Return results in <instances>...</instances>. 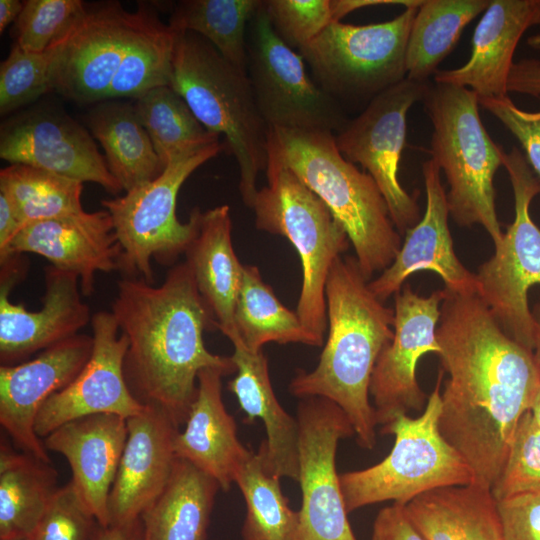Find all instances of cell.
Returning a JSON list of instances; mask_svg holds the SVG:
<instances>
[{
	"label": "cell",
	"instance_id": "34",
	"mask_svg": "<svg viewBox=\"0 0 540 540\" xmlns=\"http://www.w3.org/2000/svg\"><path fill=\"white\" fill-rule=\"evenodd\" d=\"M490 0H423L413 20L406 48V78L426 82L453 50L464 28Z\"/></svg>",
	"mask_w": 540,
	"mask_h": 540
},
{
	"label": "cell",
	"instance_id": "40",
	"mask_svg": "<svg viewBox=\"0 0 540 540\" xmlns=\"http://www.w3.org/2000/svg\"><path fill=\"white\" fill-rule=\"evenodd\" d=\"M63 40L43 52H29L13 43L0 65V113L6 115L53 90L55 62Z\"/></svg>",
	"mask_w": 540,
	"mask_h": 540
},
{
	"label": "cell",
	"instance_id": "3",
	"mask_svg": "<svg viewBox=\"0 0 540 540\" xmlns=\"http://www.w3.org/2000/svg\"><path fill=\"white\" fill-rule=\"evenodd\" d=\"M327 338L318 364L299 370L289 385L303 399L322 397L347 415L360 447L376 445V419L370 383L376 362L394 335V309L369 288L355 257L333 263L325 287Z\"/></svg>",
	"mask_w": 540,
	"mask_h": 540
},
{
	"label": "cell",
	"instance_id": "28",
	"mask_svg": "<svg viewBox=\"0 0 540 540\" xmlns=\"http://www.w3.org/2000/svg\"><path fill=\"white\" fill-rule=\"evenodd\" d=\"M184 254L216 329L232 343L237 341L234 313L244 264L233 248L228 205L200 210L195 233Z\"/></svg>",
	"mask_w": 540,
	"mask_h": 540
},
{
	"label": "cell",
	"instance_id": "52",
	"mask_svg": "<svg viewBox=\"0 0 540 540\" xmlns=\"http://www.w3.org/2000/svg\"><path fill=\"white\" fill-rule=\"evenodd\" d=\"M533 317L536 322L535 342L533 354L535 361L540 369V302L537 303L532 310Z\"/></svg>",
	"mask_w": 540,
	"mask_h": 540
},
{
	"label": "cell",
	"instance_id": "25",
	"mask_svg": "<svg viewBox=\"0 0 540 540\" xmlns=\"http://www.w3.org/2000/svg\"><path fill=\"white\" fill-rule=\"evenodd\" d=\"M538 24L540 0H490L475 27L468 61L437 70L434 82L468 88L479 98L507 96L515 49L523 34Z\"/></svg>",
	"mask_w": 540,
	"mask_h": 540
},
{
	"label": "cell",
	"instance_id": "13",
	"mask_svg": "<svg viewBox=\"0 0 540 540\" xmlns=\"http://www.w3.org/2000/svg\"><path fill=\"white\" fill-rule=\"evenodd\" d=\"M428 86L404 79L374 97L335 134L344 158L360 164L376 182L400 235L421 220L417 195L402 187L398 174L406 143L407 113L423 100Z\"/></svg>",
	"mask_w": 540,
	"mask_h": 540
},
{
	"label": "cell",
	"instance_id": "12",
	"mask_svg": "<svg viewBox=\"0 0 540 540\" xmlns=\"http://www.w3.org/2000/svg\"><path fill=\"white\" fill-rule=\"evenodd\" d=\"M247 32V75L268 128L340 131L348 121L342 106L309 75L300 53L277 35L265 1Z\"/></svg>",
	"mask_w": 540,
	"mask_h": 540
},
{
	"label": "cell",
	"instance_id": "47",
	"mask_svg": "<svg viewBox=\"0 0 540 540\" xmlns=\"http://www.w3.org/2000/svg\"><path fill=\"white\" fill-rule=\"evenodd\" d=\"M371 540H425L409 520L405 505L382 508L373 523Z\"/></svg>",
	"mask_w": 540,
	"mask_h": 540
},
{
	"label": "cell",
	"instance_id": "24",
	"mask_svg": "<svg viewBox=\"0 0 540 540\" xmlns=\"http://www.w3.org/2000/svg\"><path fill=\"white\" fill-rule=\"evenodd\" d=\"M127 419L93 414L69 421L42 439L47 450L63 455L71 483L101 528L110 526L108 500L127 440Z\"/></svg>",
	"mask_w": 540,
	"mask_h": 540
},
{
	"label": "cell",
	"instance_id": "39",
	"mask_svg": "<svg viewBox=\"0 0 540 540\" xmlns=\"http://www.w3.org/2000/svg\"><path fill=\"white\" fill-rule=\"evenodd\" d=\"M134 107L164 168L172 157L186 149L219 141L220 136L201 124L170 85L142 94Z\"/></svg>",
	"mask_w": 540,
	"mask_h": 540
},
{
	"label": "cell",
	"instance_id": "16",
	"mask_svg": "<svg viewBox=\"0 0 540 540\" xmlns=\"http://www.w3.org/2000/svg\"><path fill=\"white\" fill-rule=\"evenodd\" d=\"M22 255L1 263L0 360L1 365L27 356L79 334L91 322L90 309L81 299L79 277L55 266L45 268V292L37 311L13 303L9 293L22 277Z\"/></svg>",
	"mask_w": 540,
	"mask_h": 540
},
{
	"label": "cell",
	"instance_id": "50",
	"mask_svg": "<svg viewBox=\"0 0 540 540\" xmlns=\"http://www.w3.org/2000/svg\"><path fill=\"white\" fill-rule=\"evenodd\" d=\"M139 524L133 527L109 526L101 528L96 540H140Z\"/></svg>",
	"mask_w": 540,
	"mask_h": 540
},
{
	"label": "cell",
	"instance_id": "7",
	"mask_svg": "<svg viewBox=\"0 0 540 540\" xmlns=\"http://www.w3.org/2000/svg\"><path fill=\"white\" fill-rule=\"evenodd\" d=\"M442 378L441 369L420 416L402 414L382 426V434L394 436L392 450L382 461L339 475L348 513L385 501L406 505L437 488L473 484L471 468L439 429Z\"/></svg>",
	"mask_w": 540,
	"mask_h": 540
},
{
	"label": "cell",
	"instance_id": "31",
	"mask_svg": "<svg viewBox=\"0 0 540 540\" xmlns=\"http://www.w3.org/2000/svg\"><path fill=\"white\" fill-rule=\"evenodd\" d=\"M88 126L109 171L127 192L157 178L164 167L134 105L106 99L88 115Z\"/></svg>",
	"mask_w": 540,
	"mask_h": 540
},
{
	"label": "cell",
	"instance_id": "43",
	"mask_svg": "<svg viewBox=\"0 0 540 540\" xmlns=\"http://www.w3.org/2000/svg\"><path fill=\"white\" fill-rule=\"evenodd\" d=\"M540 491V429L530 411L518 422L504 465L491 487L499 501Z\"/></svg>",
	"mask_w": 540,
	"mask_h": 540
},
{
	"label": "cell",
	"instance_id": "1",
	"mask_svg": "<svg viewBox=\"0 0 540 540\" xmlns=\"http://www.w3.org/2000/svg\"><path fill=\"white\" fill-rule=\"evenodd\" d=\"M444 291L436 338L448 379L439 429L471 468L473 484L491 489L540 388V369L479 294Z\"/></svg>",
	"mask_w": 540,
	"mask_h": 540
},
{
	"label": "cell",
	"instance_id": "8",
	"mask_svg": "<svg viewBox=\"0 0 540 540\" xmlns=\"http://www.w3.org/2000/svg\"><path fill=\"white\" fill-rule=\"evenodd\" d=\"M265 171L268 183L257 190L249 205L255 226L287 238L297 251L302 286L296 313L322 346L327 330L326 281L350 241L325 203L291 170L268 165Z\"/></svg>",
	"mask_w": 540,
	"mask_h": 540
},
{
	"label": "cell",
	"instance_id": "41",
	"mask_svg": "<svg viewBox=\"0 0 540 540\" xmlns=\"http://www.w3.org/2000/svg\"><path fill=\"white\" fill-rule=\"evenodd\" d=\"M80 0H27L15 21L17 46L43 52L70 34L87 14Z\"/></svg>",
	"mask_w": 540,
	"mask_h": 540
},
{
	"label": "cell",
	"instance_id": "55",
	"mask_svg": "<svg viewBox=\"0 0 540 540\" xmlns=\"http://www.w3.org/2000/svg\"><path fill=\"white\" fill-rule=\"evenodd\" d=\"M4 540H32V537H17V538H10V539H4Z\"/></svg>",
	"mask_w": 540,
	"mask_h": 540
},
{
	"label": "cell",
	"instance_id": "33",
	"mask_svg": "<svg viewBox=\"0 0 540 540\" xmlns=\"http://www.w3.org/2000/svg\"><path fill=\"white\" fill-rule=\"evenodd\" d=\"M234 323L238 340L233 343L239 342L253 353L262 351L263 346L271 342L320 347L297 313L280 302L254 265H244Z\"/></svg>",
	"mask_w": 540,
	"mask_h": 540
},
{
	"label": "cell",
	"instance_id": "26",
	"mask_svg": "<svg viewBox=\"0 0 540 540\" xmlns=\"http://www.w3.org/2000/svg\"><path fill=\"white\" fill-rule=\"evenodd\" d=\"M223 376L226 374L215 368L199 372L197 393L174 448L177 458L190 462L228 491L251 450L239 441L235 420L225 408Z\"/></svg>",
	"mask_w": 540,
	"mask_h": 540
},
{
	"label": "cell",
	"instance_id": "51",
	"mask_svg": "<svg viewBox=\"0 0 540 540\" xmlns=\"http://www.w3.org/2000/svg\"><path fill=\"white\" fill-rule=\"evenodd\" d=\"M23 8L19 0H0V32L17 20Z\"/></svg>",
	"mask_w": 540,
	"mask_h": 540
},
{
	"label": "cell",
	"instance_id": "29",
	"mask_svg": "<svg viewBox=\"0 0 540 540\" xmlns=\"http://www.w3.org/2000/svg\"><path fill=\"white\" fill-rule=\"evenodd\" d=\"M405 512L425 540H504L497 501L491 489L454 485L423 493Z\"/></svg>",
	"mask_w": 540,
	"mask_h": 540
},
{
	"label": "cell",
	"instance_id": "19",
	"mask_svg": "<svg viewBox=\"0 0 540 540\" xmlns=\"http://www.w3.org/2000/svg\"><path fill=\"white\" fill-rule=\"evenodd\" d=\"M0 157L10 164L28 165L96 183L111 194L123 190L90 133L60 113L33 111L3 125Z\"/></svg>",
	"mask_w": 540,
	"mask_h": 540
},
{
	"label": "cell",
	"instance_id": "20",
	"mask_svg": "<svg viewBox=\"0 0 540 540\" xmlns=\"http://www.w3.org/2000/svg\"><path fill=\"white\" fill-rule=\"evenodd\" d=\"M92 347V336L77 334L32 360L0 366V424L22 452L51 463L34 429L37 414L49 397L80 373Z\"/></svg>",
	"mask_w": 540,
	"mask_h": 540
},
{
	"label": "cell",
	"instance_id": "46",
	"mask_svg": "<svg viewBox=\"0 0 540 540\" xmlns=\"http://www.w3.org/2000/svg\"><path fill=\"white\" fill-rule=\"evenodd\" d=\"M497 507L504 540H540V491L499 500Z\"/></svg>",
	"mask_w": 540,
	"mask_h": 540
},
{
	"label": "cell",
	"instance_id": "38",
	"mask_svg": "<svg viewBox=\"0 0 540 540\" xmlns=\"http://www.w3.org/2000/svg\"><path fill=\"white\" fill-rule=\"evenodd\" d=\"M83 182L23 164L0 171V192L14 205L22 228L41 220L80 213Z\"/></svg>",
	"mask_w": 540,
	"mask_h": 540
},
{
	"label": "cell",
	"instance_id": "48",
	"mask_svg": "<svg viewBox=\"0 0 540 540\" xmlns=\"http://www.w3.org/2000/svg\"><path fill=\"white\" fill-rule=\"evenodd\" d=\"M508 92L540 97V60L514 62L507 82Z\"/></svg>",
	"mask_w": 540,
	"mask_h": 540
},
{
	"label": "cell",
	"instance_id": "14",
	"mask_svg": "<svg viewBox=\"0 0 540 540\" xmlns=\"http://www.w3.org/2000/svg\"><path fill=\"white\" fill-rule=\"evenodd\" d=\"M296 418L302 494L298 540H357L335 461L338 442L355 435L351 421L337 404L322 397L301 399Z\"/></svg>",
	"mask_w": 540,
	"mask_h": 540
},
{
	"label": "cell",
	"instance_id": "30",
	"mask_svg": "<svg viewBox=\"0 0 540 540\" xmlns=\"http://www.w3.org/2000/svg\"><path fill=\"white\" fill-rule=\"evenodd\" d=\"M218 482L177 458L159 497L142 513L140 540H207Z\"/></svg>",
	"mask_w": 540,
	"mask_h": 540
},
{
	"label": "cell",
	"instance_id": "11",
	"mask_svg": "<svg viewBox=\"0 0 540 540\" xmlns=\"http://www.w3.org/2000/svg\"><path fill=\"white\" fill-rule=\"evenodd\" d=\"M514 194L515 217L494 245L493 256L476 274L479 296L504 330L533 351L536 322L528 305V292L540 286V228L530 215L532 199L540 193V179L517 147L502 150Z\"/></svg>",
	"mask_w": 540,
	"mask_h": 540
},
{
	"label": "cell",
	"instance_id": "22",
	"mask_svg": "<svg viewBox=\"0 0 540 540\" xmlns=\"http://www.w3.org/2000/svg\"><path fill=\"white\" fill-rule=\"evenodd\" d=\"M440 171L432 158L423 163L424 215L405 232V240L392 264L376 279L369 281V288L383 302L399 292L405 281L419 271L438 274L450 292L479 294L476 274L461 263L453 247L448 225L450 214Z\"/></svg>",
	"mask_w": 540,
	"mask_h": 540
},
{
	"label": "cell",
	"instance_id": "37",
	"mask_svg": "<svg viewBox=\"0 0 540 540\" xmlns=\"http://www.w3.org/2000/svg\"><path fill=\"white\" fill-rule=\"evenodd\" d=\"M234 483L246 503L242 540H298L299 512L290 508L280 479L266 471L258 451L250 452Z\"/></svg>",
	"mask_w": 540,
	"mask_h": 540
},
{
	"label": "cell",
	"instance_id": "5",
	"mask_svg": "<svg viewBox=\"0 0 540 540\" xmlns=\"http://www.w3.org/2000/svg\"><path fill=\"white\" fill-rule=\"evenodd\" d=\"M170 86L209 132L225 137L239 167L243 202L249 207L258 190L257 176L266 170L269 128L247 72L227 61L201 36L176 33Z\"/></svg>",
	"mask_w": 540,
	"mask_h": 540
},
{
	"label": "cell",
	"instance_id": "15",
	"mask_svg": "<svg viewBox=\"0 0 540 540\" xmlns=\"http://www.w3.org/2000/svg\"><path fill=\"white\" fill-rule=\"evenodd\" d=\"M444 297V289L420 296L408 283L394 295L393 339L381 352L370 383L377 425L425 408L428 397L418 384L416 369L423 355L440 353L436 329Z\"/></svg>",
	"mask_w": 540,
	"mask_h": 540
},
{
	"label": "cell",
	"instance_id": "6",
	"mask_svg": "<svg viewBox=\"0 0 540 540\" xmlns=\"http://www.w3.org/2000/svg\"><path fill=\"white\" fill-rule=\"evenodd\" d=\"M422 102L433 125L432 159L449 185V214L460 226L481 225L497 245L503 232L494 176L502 165L503 149L483 125L478 95L465 87L435 83Z\"/></svg>",
	"mask_w": 540,
	"mask_h": 540
},
{
	"label": "cell",
	"instance_id": "18",
	"mask_svg": "<svg viewBox=\"0 0 540 540\" xmlns=\"http://www.w3.org/2000/svg\"><path fill=\"white\" fill-rule=\"evenodd\" d=\"M143 14L142 3L135 12L125 10L119 2L88 10L63 40L53 90L79 103L105 100Z\"/></svg>",
	"mask_w": 540,
	"mask_h": 540
},
{
	"label": "cell",
	"instance_id": "23",
	"mask_svg": "<svg viewBox=\"0 0 540 540\" xmlns=\"http://www.w3.org/2000/svg\"><path fill=\"white\" fill-rule=\"evenodd\" d=\"M33 253L52 266L75 273L81 293L94 292L97 272L119 270L122 248L107 210L80 213L30 223L15 236L0 262Z\"/></svg>",
	"mask_w": 540,
	"mask_h": 540
},
{
	"label": "cell",
	"instance_id": "42",
	"mask_svg": "<svg viewBox=\"0 0 540 540\" xmlns=\"http://www.w3.org/2000/svg\"><path fill=\"white\" fill-rule=\"evenodd\" d=\"M265 8L277 35L298 51L344 17L339 0H266Z\"/></svg>",
	"mask_w": 540,
	"mask_h": 540
},
{
	"label": "cell",
	"instance_id": "49",
	"mask_svg": "<svg viewBox=\"0 0 540 540\" xmlns=\"http://www.w3.org/2000/svg\"><path fill=\"white\" fill-rule=\"evenodd\" d=\"M22 229L16 209L10 199L0 192V255H3Z\"/></svg>",
	"mask_w": 540,
	"mask_h": 540
},
{
	"label": "cell",
	"instance_id": "36",
	"mask_svg": "<svg viewBox=\"0 0 540 540\" xmlns=\"http://www.w3.org/2000/svg\"><path fill=\"white\" fill-rule=\"evenodd\" d=\"M176 33L148 5L106 99L138 98L159 86L170 85ZM105 99V100H106Z\"/></svg>",
	"mask_w": 540,
	"mask_h": 540
},
{
	"label": "cell",
	"instance_id": "44",
	"mask_svg": "<svg viewBox=\"0 0 540 540\" xmlns=\"http://www.w3.org/2000/svg\"><path fill=\"white\" fill-rule=\"evenodd\" d=\"M100 529L70 481L54 494L32 540H96Z\"/></svg>",
	"mask_w": 540,
	"mask_h": 540
},
{
	"label": "cell",
	"instance_id": "4",
	"mask_svg": "<svg viewBox=\"0 0 540 540\" xmlns=\"http://www.w3.org/2000/svg\"><path fill=\"white\" fill-rule=\"evenodd\" d=\"M267 152V166L291 170L325 203L367 280L392 264L402 243L386 200L374 179L340 153L334 133L269 128Z\"/></svg>",
	"mask_w": 540,
	"mask_h": 540
},
{
	"label": "cell",
	"instance_id": "32",
	"mask_svg": "<svg viewBox=\"0 0 540 540\" xmlns=\"http://www.w3.org/2000/svg\"><path fill=\"white\" fill-rule=\"evenodd\" d=\"M56 470L3 440L0 448V540L32 537L58 490Z\"/></svg>",
	"mask_w": 540,
	"mask_h": 540
},
{
	"label": "cell",
	"instance_id": "27",
	"mask_svg": "<svg viewBox=\"0 0 540 540\" xmlns=\"http://www.w3.org/2000/svg\"><path fill=\"white\" fill-rule=\"evenodd\" d=\"M231 358L235 376L227 388L247 415L246 422L260 419L265 426L266 440L258 453L268 473L281 479L298 481L299 424L279 403L270 380L268 359L262 351L253 353L239 342L233 343Z\"/></svg>",
	"mask_w": 540,
	"mask_h": 540
},
{
	"label": "cell",
	"instance_id": "9",
	"mask_svg": "<svg viewBox=\"0 0 540 540\" xmlns=\"http://www.w3.org/2000/svg\"><path fill=\"white\" fill-rule=\"evenodd\" d=\"M223 147L217 141L186 149L172 157L154 180L124 196L101 201L112 217L122 248L119 270L125 277L139 276L153 284V258L171 264L184 254L195 233L200 208L194 207L189 220L181 223L176 216L178 192L186 179Z\"/></svg>",
	"mask_w": 540,
	"mask_h": 540
},
{
	"label": "cell",
	"instance_id": "17",
	"mask_svg": "<svg viewBox=\"0 0 540 540\" xmlns=\"http://www.w3.org/2000/svg\"><path fill=\"white\" fill-rule=\"evenodd\" d=\"M91 355L75 379L49 397L39 410L34 429L45 438L61 425L93 414H116L129 418L145 405L132 395L124 376L127 337L120 332L111 312L99 311L91 318Z\"/></svg>",
	"mask_w": 540,
	"mask_h": 540
},
{
	"label": "cell",
	"instance_id": "35",
	"mask_svg": "<svg viewBox=\"0 0 540 540\" xmlns=\"http://www.w3.org/2000/svg\"><path fill=\"white\" fill-rule=\"evenodd\" d=\"M263 0H185L174 8L168 25L207 40L227 61L247 72L248 26Z\"/></svg>",
	"mask_w": 540,
	"mask_h": 540
},
{
	"label": "cell",
	"instance_id": "2",
	"mask_svg": "<svg viewBox=\"0 0 540 540\" xmlns=\"http://www.w3.org/2000/svg\"><path fill=\"white\" fill-rule=\"evenodd\" d=\"M111 313L128 339L123 371L137 401L184 425L205 368L235 373L231 356L211 353L203 333L216 329L185 262L171 268L160 285L139 277L118 281Z\"/></svg>",
	"mask_w": 540,
	"mask_h": 540
},
{
	"label": "cell",
	"instance_id": "45",
	"mask_svg": "<svg viewBox=\"0 0 540 540\" xmlns=\"http://www.w3.org/2000/svg\"><path fill=\"white\" fill-rule=\"evenodd\" d=\"M479 105L496 117L520 142L526 160L540 179V111L517 107L507 96L479 98Z\"/></svg>",
	"mask_w": 540,
	"mask_h": 540
},
{
	"label": "cell",
	"instance_id": "53",
	"mask_svg": "<svg viewBox=\"0 0 540 540\" xmlns=\"http://www.w3.org/2000/svg\"><path fill=\"white\" fill-rule=\"evenodd\" d=\"M530 413L537 427L540 429V388L536 393L530 408Z\"/></svg>",
	"mask_w": 540,
	"mask_h": 540
},
{
	"label": "cell",
	"instance_id": "54",
	"mask_svg": "<svg viewBox=\"0 0 540 540\" xmlns=\"http://www.w3.org/2000/svg\"><path fill=\"white\" fill-rule=\"evenodd\" d=\"M527 43L530 47L540 50V33L529 37Z\"/></svg>",
	"mask_w": 540,
	"mask_h": 540
},
{
	"label": "cell",
	"instance_id": "10",
	"mask_svg": "<svg viewBox=\"0 0 540 540\" xmlns=\"http://www.w3.org/2000/svg\"><path fill=\"white\" fill-rule=\"evenodd\" d=\"M422 0L385 22L330 24L298 52L314 81L336 102L367 100L406 79V48Z\"/></svg>",
	"mask_w": 540,
	"mask_h": 540
},
{
	"label": "cell",
	"instance_id": "21",
	"mask_svg": "<svg viewBox=\"0 0 540 540\" xmlns=\"http://www.w3.org/2000/svg\"><path fill=\"white\" fill-rule=\"evenodd\" d=\"M179 428L153 406L127 418V440L108 500L110 526L138 525L142 513L165 489L177 460Z\"/></svg>",
	"mask_w": 540,
	"mask_h": 540
}]
</instances>
